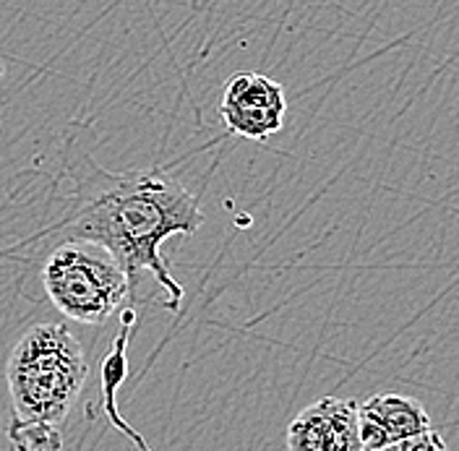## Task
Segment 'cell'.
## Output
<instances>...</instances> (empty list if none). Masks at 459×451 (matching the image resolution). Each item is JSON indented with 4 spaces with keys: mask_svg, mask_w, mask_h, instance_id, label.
Listing matches in <instances>:
<instances>
[{
    "mask_svg": "<svg viewBox=\"0 0 459 451\" xmlns=\"http://www.w3.org/2000/svg\"><path fill=\"white\" fill-rule=\"evenodd\" d=\"M378 451H449L446 449V441L441 438V433H436L433 428L426 433H418V436H410V438H402L392 447H384Z\"/></svg>",
    "mask_w": 459,
    "mask_h": 451,
    "instance_id": "obj_9",
    "label": "cell"
},
{
    "mask_svg": "<svg viewBox=\"0 0 459 451\" xmlns=\"http://www.w3.org/2000/svg\"><path fill=\"white\" fill-rule=\"evenodd\" d=\"M42 287L65 318L86 326L105 324L128 295L113 256L94 243L63 240L42 266Z\"/></svg>",
    "mask_w": 459,
    "mask_h": 451,
    "instance_id": "obj_3",
    "label": "cell"
},
{
    "mask_svg": "<svg viewBox=\"0 0 459 451\" xmlns=\"http://www.w3.org/2000/svg\"><path fill=\"white\" fill-rule=\"evenodd\" d=\"M89 376L86 352L65 324H37L13 344L5 381L13 418L63 425Z\"/></svg>",
    "mask_w": 459,
    "mask_h": 451,
    "instance_id": "obj_2",
    "label": "cell"
},
{
    "mask_svg": "<svg viewBox=\"0 0 459 451\" xmlns=\"http://www.w3.org/2000/svg\"><path fill=\"white\" fill-rule=\"evenodd\" d=\"M285 115V89L272 76L246 71L225 82L220 97V117L232 136L266 142L269 136L282 131Z\"/></svg>",
    "mask_w": 459,
    "mask_h": 451,
    "instance_id": "obj_4",
    "label": "cell"
},
{
    "mask_svg": "<svg viewBox=\"0 0 459 451\" xmlns=\"http://www.w3.org/2000/svg\"><path fill=\"white\" fill-rule=\"evenodd\" d=\"M430 415L412 396L381 392L358 404V433L363 451H378L402 438L430 430Z\"/></svg>",
    "mask_w": 459,
    "mask_h": 451,
    "instance_id": "obj_6",
    "label": "cell"
},
{
    "mask_svg": "<svg viewBox=\"0 0 459 451\" xmlns=\"http://www.w3.org/2000/svg\"><path fill=\"white\" fill-rule=\"evenodd\" d=\"M134 321H136V310H123V329H120V334L113 339V344H110V350H108V355H105V360H102V368H100V373H102V376H100L102 410H105L110 425L117 428V430H123V433L131 438V444H134L136 449L152 451L149 449V444L143 441L142 433H139L134 425L126 423V421L120 418V412H117V389L123 386V381H126V376H128V355H126V350H128V342H131Z\"/></svg>",
    "mask_w": 459,
    "mask_h": 451,
    "instance_id": "obj_7",
    "label": "cell"
},
{
    "mask_svg": "<svg viewBox=\"0 0 459 451\" xmlns=\"http://www.w3.org/2000/svg\"><path fill=\"white\" fill-rule=\"evenodd\" d=\"M290 451H363L358 404L342 396H321L287 425Z\"/></svg>",
    "mask_w": 459,
    "mask_h": 451,
    "instance_id": "obj_5",
    "label": "cell"
},
{
    "mask_svg": "<svg viewBox=\"0 0 459 451\" xmlns=\"http://www.w3.org/2000/svg\"><path fill=\"white\" fill-rule=\"evenodd\" d=\"M8 438L13 451H63L60 425L45 423V421L13 418L8 428Z\"/></svg>",
    "mask_w": 459,
    "mask_h": 451,
    "instance_id": "obj_8",
    "label": "cell"
},
{
    "mask_svg": "<svg viewBox=\"0 0 459 451\" xmlns=\"http://www.w3.org/2000/svg\"><path fill=\"white\" fill-rule=\"evenodd\" d=\"M79 160L82 168H68L76 188L74 204L56 232L63 240L94 243L113 256L126 274L128 295H136L142 274H152L168 292L162 306L175 313L183 284L172 277L162 246L172 235H194L204 225L199 196L160 168L110 172L86 154Z\"/></svg>",
    "mask_w": 459,
    "mask_h": 451,
    "instance_id": "obj_1",
    "label": "cell"
}]
</instances>
